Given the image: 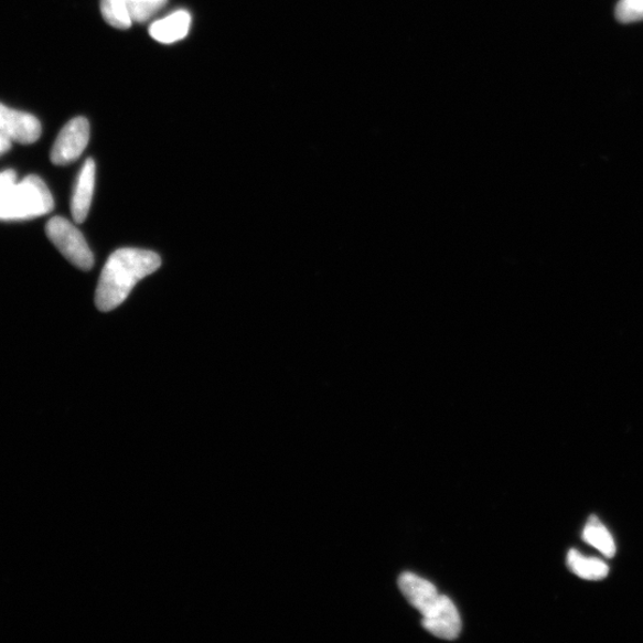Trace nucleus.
Wrapping results in <instances>:
<instances>
[{"label":"nucleus","instance_id":"obj_1","mask_svg":"<svg viewBox=\"0 0 643 643\" xmlns=\"http://www.w3.org/2000/svg\"><path fill=\"white\" fill-rule=\"evenodd\" d=\"M161 266L157 253L139 248L114 251L104 266L96 290V306L109 312L121 306L137 283Z\"/></svg>","mask_w":643,"mask_h":643},{"label":"nucleus","instance_id":"obj_2","mask_svg":"<svg viewBox=\"0 0 643 643\" xmlns=\"http://www.w3.org/2000/svg\"><path fill=\"white\" fill-rule=\"evenodd\" d=\"M398 587L407 601L424 618L422 625L433 636L456 640L461 632V619L454 603L440 594L430 581L414 574H403Z\"/></svg>","mask_w":643,"mask_h":643},{"label":"nucleus","instance_id":"obj_3","mask_svg":"<svg viewBox=\"0 0 643 643\" xmlns=\"http://www.w3.org/2000/svg\"><path fill=\"white\" fill-rule=\"evenodd\" d=\"M53 208L52 193L37 175H29L0 191V221L33 219Z\"/></svg>","mask_w":643,"mask_h":643},{"label":"nucleus","instance_id":"obj_4","mask_svg":"<svg viewBox=\"0 0 643 643\" xmlns=\"http://www.w3.org/2000/svg\"><path fill=\"white\" fill-rule=\"evenodd\" d=\"M46 233L51 243L74 266L88 271L95 265V258L89 249L84 235L68 219L53 217L46 226Z\"/></svg>","mask_w":643,"mask_h":643},{"label":"nucleus","instance_id":"obj_5","mask_svg":"<svg viewBox=\"0 0 643 643\" xmlns=\"http://www.w3.org/2000/svg\"><path fill=\"white\" fill-rule=\"evenodd\" d=\"M89 141V125L85 117H76L60 131L52 148L51 160L57 167L77 161Z\"/></svg>","mask_w":643,"mask_h":643},{"label":"nucleus","instance_id":"obj_6","mask_svg":"<svg viewBox=\"0 0 643 643\" xmlns=\"http://www.w3.org/2000/svg\"><path fill=\"white\" fill-rule=\"evenodd\" d=\"M42 132L39 119L28 112L14 110L0 103V133L12 142L32 144L36 142Z\"/></svg>","mask_w":643,"mask_h":643},{"label":"nucleus","instance_id":"obj_7","mask_svg":"<svg viewBox=\"0 0 643 643\" xmlns=\"http://www.w3.org/2000/svg\"><path fill=\"white\" fill-rule=\"evenodd\" d=\"M96 184V163L93 159H87L79 172L76 187L73 191L71 212L74 222H85L89 207H92Z\"/></svg>","mask_w":643,"mask_h":643},{"label":"nucleus","instance_id":"obj_8","mask_svg":"<svg viewBox=\"0 0 643 643\" xmlns=\"http://www.w3.org/2000/svg\"><path fill=\"white\" fill-rule=\"evenodd\" d=\"M190 26V13L186 10H178L170 17L154 22L149 28V34L160 43L171 44L186 37Z\"/></svg>","mask_w":643,"mask_h":643},{"label":"nucleus","instance_id":"obj_9","mask_svg":"<svg viewBox=\"0 0 643 643\" xmlns=\"http://www.w3.org/2000/svg\"><path fill=\"white\" fill-rule=\"evenodd\" d=\"M568 566L580 578L587 580H602L609 574L608 565L596 558H586L578 550H570L567 557Z\"/></svg>","mask_w":643,"mask_h":643},{"label":"nucleus","instance_id":"obj_10","mask_svg":"<svg viewBox=\"0 0 643 643\" xmlns=\"http://www.w3.org/2000/svg\"><path fill=\"white\" fill-rule=\"evenodd\" d=\"M582 538L608 558L617 555L614 538L597 517L589 521L585 532H582Z\"/></svg>","mask_w":643,"mask_h":643},{"label":"nucleus","instance_id":"obj_11","mask_svg":"<svg viewBox=\"0 0 643 643\" xmlns=\"http://www.w3.org/2000/svg\"><path fill=\"white\" fill-rule=\"evenodd\" d=\"M100 10L104 20L116 29H129L133 22L126 0H100Z\"/></svg>","mask_w":643,"mask_h":643},{"label":"nucleus","instance_id":"obj_12","mask_svg":"<svg viewBox=\"0 0 643 643\" xmlns=\"http://www.w3.org/2000/svg\"><path fill=\"white\" fill-rule=\"evenodd\" d=\"M133 22L144 23L160 11L168 0H126Z\"/></svg>","mask_w":643,"mask_h":643},{"label":"nucleus","instance_id":"obj_13","mask_svg":"<svg viewBox=\"0 0 643 643\" xmlns=\"http://www.w3.org/2000/svg\"><path fill=\"white\" fill-rule=\"evenodd\" d=\"M617 18L621 23L643 21V0H620Z\"/></svg>","mask_w":643,"mask_h":643},{"label":"nucleus","instance_id":"obj_14","mask_svg":"<svg viewBox=\"0 0 643 643\" xmlns=\"http://www.w3.org/2000/svg\"><path fill=\"white\" fill-rule=\"evenodd\" d=\"M18 182L17 172L12 170L0 172V191Z\"/></svg>","mask_w":643,"mask_h":643},{"label":"nucleus","instance_id":"obj_15","mask_svg":"<svg viewBox=\"0 0 643 643\" xmlns=\"http://www.w3.org/2000/svg\"><path fill=\"white\" fill-rule=\"evenodd\" d=\"M12 141L4 137L3 133H0V157L8 153L11 149Z\"/></svg>","mask_w":643,"mask_h":643}]
</instances>
